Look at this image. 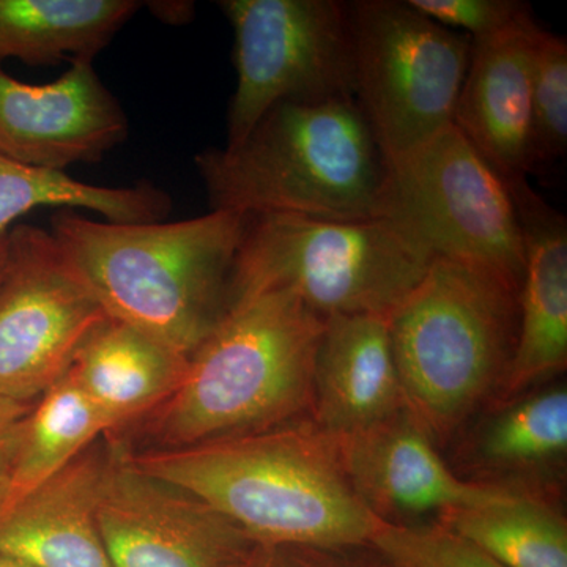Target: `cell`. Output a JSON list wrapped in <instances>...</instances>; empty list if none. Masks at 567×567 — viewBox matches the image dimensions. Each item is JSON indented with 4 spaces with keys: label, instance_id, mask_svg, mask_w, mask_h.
<instances>
[{
    "label": "cell",
    "instance_id": "277c9868",
    "mask_svg": "<svg viewBox=\"0 0 567 567\" xmlns=\"http://www.w3.org/2000/svg\"><path fill=\"white\" fill-rule=\"evenodd\" d=\"M194 163L212 210L379 219L385 159L353 96L278 104L240 144Z\"/></svg>",
    "mask_w": 567,
    "mask_h": 567
},
{
    "label": "cell",
    "instance_id": "4fadbf2b",
    "mask_svg": "<svg viewBox=\"0 0 567 567\" xmlns=\"http://www.w3.org/2000/svg\"><path fill=\"white\" fill-rule=\"evenodd\" d=\"M409 406L339 439L354 491L385 522L502 502L517 488L458 477Z\"/></svg>",
    "mask_w": 567,
    "mask_h": 567
},
{
    "label": "cell",
    "instance_id": "d6986e66",
    "mask_svg": "<svg viewBox=\"0 0 567 567\" xmlns=\"http://www.w3.org/2000/svg\"><path fill=\"white\" fill-rule=\"evenodd\" d=\"M111 431L110 420L69 374L63 375L0 443V513L43 486Z\"/></svg>",
    "mask_w": 567,
    "mask_h": 567
},
{
    "label": "cell",
    "instance_id": "8992f818",
    "mask_svg": "<svg viewBox=\"0 0 567 567\" xmlns=\"http://www.w3.org/2000/svg\"><path fill=\"white\" fill-rule=\"evenodd\" d=\"M432 259L383 219L248 215L226 309L254 295L287 290L323 319L390 316Z\"/></svg>",
    "mask_w": 567,
    "mask_h": 567
},
{
    "label": "cell",
    "instance_id": "6da1fadb",
    "mask_svg": "<svg viewBox=\"0 0 567 567\" xmlns=\"http://www.w3.org/2000/svg\"><path fill=\"white\" fill-rule=\"evenodd\" d=\"M130 458L199 496L259 546L368 548L385 524L354 491L338 436L316 423L130 451Z\"/></svg>",
    "mask_w": 567,
    "mask_h": 567
},
{
    "label": "cell",
    "instance_id": "44dd1931",
    "mask_svg": "<svg viewBox=\"0 0 567 567\" xmlns=\"http://www.w3.org/2000/svg\"><path fill=\"white\" fill-rule=\"evenodd\" d=\"M43 207L85 208L102 215L104 221L137 224L164 221L173 200L152 183L122 188L91 185L61 171L28 166L0 155V240L22 215Z\"/></svg>",
    "mask_w": 567,
    "mask_h": 567
},
{
    "label": "cell",
    "instance_id": "ac0fdd59",
    "mask_svg": "<svg viewBox=\"0 0 567 567\" xmlns=\"http://www.w3.org/2000/svg\"><path fill=\"white\" fill-rule=\"evenodd\" d=\"M186 369L188 357L110 317L78 350L66 374L115 431L163 405Z\"/></svg>",
    "mask_w": 567,
    "mask_h": 567
},
{
    "label": "cell",
    "instance_id": "3957f363",
    "mask_svg": "<svg viewBox=\"0 0 567 567\" xmlns=\"http://www.w3.org/2000/svg\"><path fill=\"white\" fill-rule=\"evenodd\" d=\"M324 319L287 290L227 306L148 423L156 447L265 431L312 412Z\"/></svg>",
    "mask_w": 567,
    "mask_h": 567
},
{
    "label": "cell",
    "instance_id": "8fae6325",
    "mask_svg": "<svg viewBox=\"0 0 567 567\" xmlns=\"http://www.w3.org/2000/svg\"><path fill=\"white\" fill-rule=\"evenodd\" d=\"M96 524L112 567H235L259 547L199 496L142 472L118 443L107 446Z\"/></svg>",
    "mask_w": 567,
    "mask_h": 567
},
{
    "label": "cell",
    "instance_id": "4dcf8cb0",
    "mask_svg": "<svg viewBox=\"0 0 567 567\" xmlns=\"http://www.w3.org/2000/svg\"><path fill=\"white\" fill-rule=\"evenodd\" d=\"M0 567H29L22 565V563L14 561V559L0 557Z\"/></svg>",
    "mask_w": 567,
    "mask_h": 567
},
{
    "label": "cell",
    "instance_id": "7c38bea8",
    "mask_svg": "<svg viewBox=\"0 0 567 567\" xmlns=\"http://www.w3.org/2000/svg\"><path fill=\"white\" fill-rule=\"evenodd\" d=\"M128 117L93 69L71 62L50 84H28L0 69V155L61 171L96 163L128 137Z\"/></svg>",
    "mask_w": 567,
    "mask_h": 567
},
{
    "label": "cell",
    "instance_id": "30bf717a",
    "mask_svg": "<svg viewBox=\"0 0 567 567\" xmlns=\"http://www.w3.org/2000/svg\"><path fill=\"white\" fill-rule=\"evenodd\" d=\"M0 282V395L33 404L110 319L50 230L11 227Z\"/></svg>",
    "mask_w": 567,
    "mask_h": 567
},
{
    "label": "cell",
    "instance_id": "52a82bcc",
    "mask_svg": "<svg viewBox=\"0 0 567 567\" xmlns=\"http://www.w3.org/2000/svg\"><path fill=\"white\" fill-rule=\"evenodd\" d=\"M354 100L386 163L453 125L473 40L406 0L347 2Z\"/></svg>",
    "mask_w": 567,
    "mask_h": 567
},
{
    "label": "cell",
    "instance_id": "e0dca14e",
    "mask_svg": "<svg viewBox=\"0 0 567 567\" xmlns=\"http://www.w3.org/2000/svg\"><path fill=\"white\" fill-rule=\"evenodd\" d=\"M107 447L95 443L58 475L0 513V557L29 567H112L96 503Z\"/></svg>",
    "mask_w": 567,
    "mask_h": 567
},
{
    "label": "cell",
    "instance_id": "d4e9b609",
    "mask_svg": "<svg viewBox=\"0 0 567 567\" xmlns=\"http://www.w3.org/2000/svg\"><path fill=\"white\" fill-rule=\"evenodd\" d=\"M369 548L388 567H506L443 525L385 524Z\"/></svg>",
    "mask_w": 567,
    "mask_h": 567
},
{
    "label": "cell",
    "instance_id": "5b68a950",
    "mask_svg": "<svg viewBox=\"0 0 567 567\" xmlns=\"http://www.w3.org/2000/svg\"><path fill=\"white\" fill-rule=\"evenodd\" d=\"M520 279L488 265L434 257L390 315L405 404L446 436L502 385L518 328Z\"/></svg>",
    "mask_w": 567,
    "mask_h": 567
},
{
    "label": "cell",
    "instance_id": "2e32d148",
    "mask_svg": "<svg viewBox=\"0 0 567 567\" xmlns=\"http://www.w3.org/2000/svg\"><path fill=\"white\" fill-rule=\"evenodd\" d=\"M388 319L374 315L324 319L311 413L327 434L339 439L357 434L405 409Z\"/></svg>",
    "mask_w": 567,
    "mask_h": 567
},
{
    "label": "cell",
    "instance_id": "7a4b0ae2",
    "mask_svg": "<svg viewBox=\"0 0 567 567\" xmlns=\"http://www.w3.org/2000/svg\"><path fill=\"white\" fill-rule=\"evenodd\" d=\"M246 221L230 210L137 224L58 210L50 233L111 319L189 358L226 312Z\"/></svg>",
    "mask_w": 567,
    "mask_h": 567
},
{
    "label": "cell",
    "instance_id": "5bb4252c",
    "mask_svg": "<svg viewBox=\"0 0 567 567\" xmlns=\"http://www.w3.org/2000/svg\"><path fill=\"white\" fill-rule=\"evenodd\" d=\"M524 246L518 328L502 380L507 394L550 379L567 364V221L529 186L507 183Z\"/></svg>",
    "mask_w": 567,
    "mask_h": 567
},
{
    "label": "cell",
    "instance_id": "ffe728a7",
    "mask_svg": "<svg viewBox=\"0 0 567 567\" xmlns=\"http://www.w3.org/2000/svg\"><path fill=\"white\" fill-rule=\"evenodd\" d=\"M142 6L136 0H0V61H93Z\"/></svg>",
    "mask_w": 567,
    "mask_h": 567
},
{
    "label": "cell",
    "instance_id": "7402d4cb",
    "mask_svg": "<svg viewBox=\"0 0 567 567\" xmlns=\"http://www.w3.org/2000/svg\"><path fill=\"white\" fill-rule=\"evenodd\" d=\"M440 525L506 567H567V522L536 495L518 491L492 505L440 514Z\"/></svg>",
    "mask_w": 567,
    "mask_h": 567
},
{
    "label": "cell",
    "instance_id": "cb8c5ba5",
    "mask_svg": "<svg viewBox=\"0 0 567 567\" xmlns=\"http://www.w3.org/2000/svg\"><path fill=\"white\" fill-rule=\"evenodd\" d=\"M566 151L567 41L539 29L529 71V174L565 158Z\"/></svg>",
    "mask_w": 567,
    "mask_h": 567
},
{
    "label": "cell",
    "instance_id": "f546056e",
    "mask_svg": "<svg viewBox=\"0 0 567 567\" xmlns=\"http://www.w3.org/2000/svg\"><path fill=\"white\" fill-rule=\"evenodd\" d=\"M7 259H9V241L3 238V240H0V282H2L3 274H6Z\"/></svg>",
    "mask_w": 567,
    "mask_h": 567
},
{
    "label": "cell",
    "instance_id": "83f0119b",
    "mask_svg": "<svg viewBox=\"0 0 567 567\" xmlns=\"http://www.w3.org/2000/svg\"><path fill=\"white\" fill-rule=\"evenodd\" d=\"M33 404H25V402L13 401V399L0 395V443L9 434L10 429L32 409Z\"/></svg>",
    "mask_w": 567,
    "mask_h": 567
},
{
    "label": "cell",
    "instance_id": "484cf974",
    "mask_svg": "<svg viewBox=\"0 0 567 567\" xmlns=\"http://www.w3.org/2000/svg\"><path fill=\"white\" fill-rule=\"evenodd\" d=\"M413 9L443 28L472 40L487 39L533 17L518 0H406Z\"/></svg>",
    "mask_w": 567,
    "mask_h": 567
},
{
    "label": "cell",
    "instance_id": "603a6c76",
    "mask_svg": "<svg viewBox=\"0 0 567 567\" xmlns=\"http://www.w3.org/2000/svg\"><path fill=\"white\" fill-rule=\"evenodd\" d=\"M480 464L495 472L547 468L567 453V390L550 388L506 406L476 440Z\"/></svg>",
    "mask_w": 567,
    "mask_h": 567
},
{
    "label": "cell",
    "instance_id": "9c48e42d",
    "mask_svg": "<svg viewBox=\"0 0 567 567\" xmlns=\"http://www.w3.org/2000/svg\"><path fill=\"white\" fill-rule=\"evenodd\" d=\"M234 31L237 89L226 147L287 102L353 96L349 7L339 0H221Z\"/></svg>",
    "mask_w": 567,
    "mask_h": 567
},
{
    "label": "cell",
    "instance_id": "f1b7e54d",
    "mask_svg": "<svg viewBox=\"0 0 567 567\" xmlns=\"http://www.w3.org/2000/svg\"><path fill=\"white\" fill-rule=\"evenodd\" d=\"M271 557H274V548L259 546L235 567H271Z\"/></svg>",
    "mask_w": 567,
    "mask_h": 567
},
{
    "label": "cell",
    "instance_id": "ba28073f",
    "mask_svg": "<svg viewBox=\"0 0 567 567\" xmlns=\"http://www.w3.org/2000/svg\"><path fill=\"white\" fill-rule=\"evenodd\" d=\"M379 219L432 257L522 278L524 246L509 189L454 123L385 164Z\"/></svg>",
    "mask_w": 567,
    "mask_h": 567
},
{
    "label": "cell",
    "instance_id": "9a60e30c",
    "mask_svg": "<svg viewBox=\"0 0 567 567\" xmlns=\"http://www.w3.org/2000/svg\"><path fill=\"white\" fill-rule=\"evenodd\" d=\"M535 17L473 40L454 125L503 182L528 178L529 71Z\"/></svg>",
    "mask_w": 567,
    "mask_h": 567
},
{
    "label": "cell",
    "instance_id": "4316f807",
    "mask_svg": "<svg viewBox=\"0 0 567 567\" xmlns=\"http://www.w3.org/2000/svg\"><path fill=\"white\" fill-rule=\"evenodd\" d=\"M354 548L331 550V548L281 547L274 548L271 567H388L379 555L377 561L354 557Z\"/></svg>",
    "mask_w": 567,
    "mask_h": 567
}]
</instances>
